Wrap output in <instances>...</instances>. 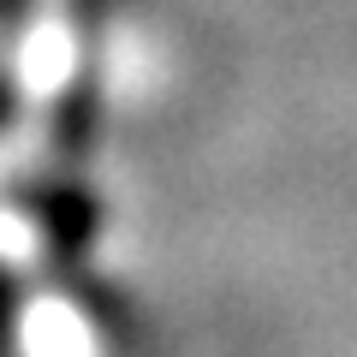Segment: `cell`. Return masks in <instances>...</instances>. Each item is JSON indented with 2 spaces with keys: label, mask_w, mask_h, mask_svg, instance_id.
Listing matches in <instances>:
<instances>
[{
  "label": "cell",
  "mask_w": 357,
  "mask_h": 357,
  "mask_svg": "<svg viewBox=\"0 0 357 357\" xmlns=\"http://www.w3.org/2000/svg\"><path fill=\"white\" fill-rule=\"evenodd\" d=\"M42 227H48V238H54V256H60V262H77L89 227H96V203H89L77 185L72 191H48L42 197Z\"/></svg>",
  "instance_id": "1"
},
{
  "label": "cell",
  "mask_w": 357,
  "mask_h": 357,
  "mask_svg": "<svg viewBox=\"0 0 357 357\" xmlns=\"http://www.w3.org/2000/svg\"><path fill=\"white\" fill-rule=\"evenodd\" d=\"M6 119H13V84L0 77V126H6Z\"/></svg>",
  "instance_id": "2"
}]
</instances>
